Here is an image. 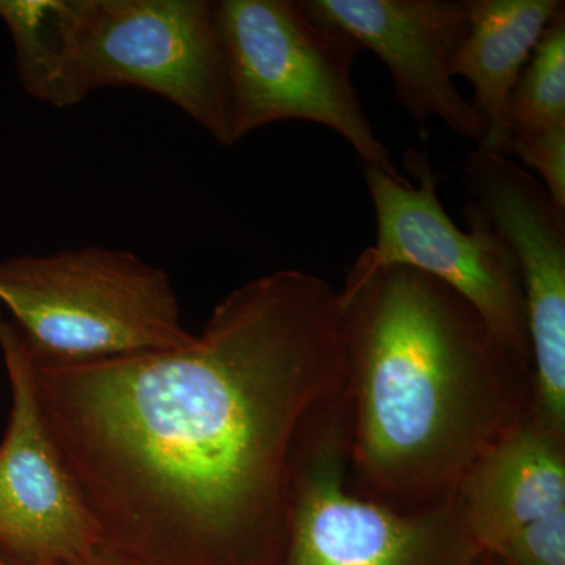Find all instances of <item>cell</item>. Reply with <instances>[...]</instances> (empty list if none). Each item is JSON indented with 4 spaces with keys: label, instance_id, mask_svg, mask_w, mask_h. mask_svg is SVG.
Masks as SVG:
<instances>
[{
    "label": "cell",
    "instance_id": "30bf717a",
    "mask_svg": "<svg viewBox=\"0 0 565 565\" xmlns=\"http://www.w3.org/2000/svg\"><path fill=\"white\" fill-rule=\"evenodd\" d=\"M311 20L377 55L394 98L419 125L440 118L476 148L484 121L457 90L452 63L470 28V0H300Z\"/></svg>",
    "mask_w": 565,
    "mask_h": 565
},
{
    "label": "cell",
    "instance_id": "52a82bcc",
    "mask_svg": "<svg viewBox=\"0 0 565 565\" xmlns=\"http://www.w3.org/2000/svg\"><path fill=\"white\" fill-rule=\"evenodd\" d=\"M404 167L416 185L363 163L377 239L349 273L403 266L429 275L463 297L494 337L531 366L525 292L511 248L471 203H463L468 232L457 228L438 199L440 178L424 148H408Z\"/></svg>",
    "mask_w": 565,
    "mask_h": 565
},
{
    "label": "cell",
    "instance_id": "d6986e66",
    "mask_svg": "<svg viewBox=\"0 0 565 565\" xmlns=\"http://www.w3.org/2000/svg\"><path fill=\"white\" fill-rule=\"evenodd\" d=\"M479 565H497V564H494V561L492 559V557L484 555L481 557V561H479Z\"/></svg>",
    "mask_w": 565,
    "mask_h": 565
},
{
    "label": "cell",
    "instance_id": "3957f363",
    "mask_svg": "<svg viewBox=\"0 0 565 565\" xmlns=\"http://www.w3.org/2000/svg\"><path fill=\"white\" fill-rule=\"evenodd\" d=\"M0 307L35 366L172 351L195 338L169 273L98 245L3 259Z\"/></svg>",
    "mask_w": 565,
    "mask_h": 565
},
{
    "label": "cell",
    "instance_id": "9a60e30c",
    "mask_svg": "<svg viewBox=\"0 0 565 565\" xmlns=\"http://www.w3.org/2000/svg\"><path fill=\"white\" fill-rule=\"evenodd\" d=\"M515 156L541 177L550 200L565 212V128L537 134H516L509 145Z\"/></svg>",
    "mask_w": 565,
    "mask_h": 565
},
{
    "label": "cell",
    "instance_id": "7a4b0ae2",
    "mask_svg": "<svg viewBox=\"0 0 565 565\" xmlns=\"http://www.w3.org/2000/svg\"><path fill=\"white\" fill-rule=\"evenodd\" d=\"M340 299L349 487L403 512L445 500L531 414L530 363L463 297L411 267L349 273Z\"/></svg>",
    "mask_w": 565,
    "mask_h": 565
},
{
    "label": "cell",
    "instance_id": "6da1fadb",
    "mask_svg": "<svg viewBox=\"0 0 565 565\" xmlns=\"http://www.w3.org/2000/svg\"><path fill=\"white\" fill-rule=\"evenodd\" d=\"M33 377L106 552L278 565L300 435L345 392L340 291L277 270L223 297L184 348Z\"/></svg>",
    "mask_w": 565,
    "mask_h": 565
},
{
    "label": "cell",
    "instance_id": "e0dca14e",
    "mask_svg": "<svg viewBox=\"0 0 565 565\" xmlns=\"http://www.w3.org/2000/svg\"><path fill=\"white\" fill-rule=\"evenodd\" d=\"M77 565H128L122 563L120 557L111 555V553L106 552V550H103L99 555H96L93 557V559L87 561V563H82Z\"/></svg>",
    "mask_w": 565,
    "mask_h": 565
},
{
    "label": "cell",
    "instance_id": "9c48e42d",
    "mask_svg": "<svg viewBox=\"0 0 565 565\" xmlns=\"http://www.w3.org/2000/svg\"><path fill=\"white\" fill-rule=\"evenodd\" d=\"M467 202L511 248L525 292L533 411L565 435V212L512 158L476 150L463 170Z\"/></svg>",
    "mask_w": 565,
    "mask_h": 565
},
{
    "label": "cell",
    "instance_id": "5bb4252c",
    "mask_svg": "<svg viewBox=\"0 0 565 565\" xmlns=\"http://www.w3.org/2000/svg\"><path fill=\"white\" fill-rule=\"evenodd\" d=\"M511 121L512 136L565 128V9L550 22L516 82Z\"/></svg>",
    "mask_w": 565,
    "mask_h": 565
},
{
    "label": "cell",
    "instance_id": "2e32d148",
    "mask_svg": "<svg viewBox=\"0 0 565 565\" xmlns=\"http://www.w3.org/2000/svg\"><path fill=\"white\" fill-rule=\"evenodd\" d=\"M490 557L497 565H565V512L526 526Z\"/></svg>",
    "mask_w": 565,
    "mask_h": 565
},
{
    "label": "cell",
    "instance_id": "5b68a950",
    "mask_svg": "<svg viewBox=\"0 0 565 565\" xmlns=\"http://www.w3.org/2000/svg\"><path fill=\"white\" fill-rule=\"evenodd\" d=\"M482 556L457 492L412 512L352 492L348 392L305 426L278 565H479Z\"/></svg>",
    "mask_w": 565,
    "mask_h": 565
},
{
    "label": "cell",
    "instance_id": "7c38bea8",
    "mask_svg": "<svg viewBox=\"0 0 565 565\" xmlns=\"http://www.w3.org/2000/svg\"><path fill=\"white\" fill-rule=\"evenodd\" d=\"M563 0H470V28L452 63V76L473 87L484 121L478 150L509 158L511 103L522 71Z\"/></svg>",
    "mask_w": 565,
    "mask_h": 565
},
{
    "label": "cell",
    "instance_id": "8fae6325",
    "mask_svg": "<svg viewBox=\"0 0 565 565\" xmlns=\"http://www.w3.org/2000/svg\"><path fill=\"white\" fill-rule=\"evenodd\" d=\"M457 494L476 544L494 555L526 526L565 512V435L531 408L473 465Z\"/></svg>",
    "mask_w": 565,
    "mask_h": 565
},
{
    "label": "cell",
    "instance_id": "ba28073f",
    "mask_svg": "<svg viewBox=\"0 0 565 565\" xmlns=\"http://www.w3.org/2000/svg\"><path fill=\"white\" fill-rule=\"evenodd\" d=\"M11 390L0 444V550L21 565H77L103 552L102 534L47 429L31 356L0 310Z\"/></svg>",
    "mask_w": 565,
    "mask_h": 565
},
{
    "label": "cell",
    "instance_id": "4fadbf2b",
    "mask_svg": "<svg viewBox=\"0 0 565 565\" xmlns=\"http://www.w3.org/2000/svg\"><path fill=\"white\" fill-rule=\"evenodd\" d=\"M24 90L39 102L65 109L82 103L74 65L73 0H0Z\"/></svg>",
    "mask_w": 565,
    "mask_h": 565
},
{
    "label": "cell",
    "instance_id": "277c9868",
    "mask_svg": "<svg viewBox=\"0 0 565 565\" xmlns=\"http://www.w3.org/2000/svg\"><path fill=\"white\" fill-rule=\"evenodd\" d=\"M215 9L234 143L273 122L311 121L343 137L366 166L411 182L375 136L353 85L363 51L356 41L311 20L292 0H221Z\"/></svg>",
    "mask_w": 565,
    "mask_h": 565
},
{
    "label": "cell",
    "instance_id": "ac0fdd59",
    "mask_svg": "<svg viewBox=\"0 0 565 565\" xmlns=\"http://www.w3.org/2000/svg\"><path fill=\"white\" fill-rule=\"evenodd\" d=\"M0 565H21L18 564L17 561L13 559V557H10L7 555V553H3L2 550H0Z\"/></svg>",
    "mask_w": 565,
    "mask_h": 565
},
{
    "label": "cell",
    "instance_id": "8992f818",
    "mask_svg": "<svg viewBox=\"0 0 565 565\" xmlns=\"http://www.w3.org/2000/svg\"><path fill=\"white\" fill-rule=\"evenodd\" d=\"M74 65L85 95L137 87L162 96L233 147L230 79L210 0H73Z\"/></svg>",
    "mask_w": 565,
    "mask_h": 565
}]
</instances>
